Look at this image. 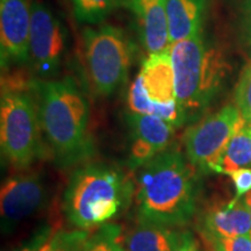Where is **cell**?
Listing matches in <instances>:
<instances>
[{"label":"cell","mask_w":251,"mask_h":251,"mask_svg":"<svg viewBox=\"0 0 251 251\" xmlns=\"http://www.w3.org/2000/svg\"><path fill=\"white\" fill-rule=\"evenodd\" d=\"M29 91L37 106L42 133L58 168L85 162L94 153L90 133V102L72 77L31 79Z\"/></svg>","instance_id":"6da1fadb"},{"label":"cell","mask_w":251,"mask_h":251,"mask_svg":"<svg viewBox=\"0 0 251 251\" xmlns=\"http://www.w3.org/2000/svg\"><path fill=\"white\" fill-rule=\"evenodd\" d=\"M135 199L140 220L181 227L196 214L198 169L176 146L137 169Z\"/></svg>","instance_id":"7a4b0ae2"},{"label":"cell","mask_w":251,"mask_h":251,"mask_svg":"<svg viewBox=\"0 0 251 251\" xmlns=\"http://www.w3.org/2000/svg\"><path fill=\"white\" fill-rule=\"evenodd\" d=\"M176 98L185 120L194 121L224 89L231 72L228 56L205 30L171 43Z\"/></svg>","instance_id":"3957f363"},{"label":"cell","mask_w":251,"mask_h":251,"mask_svg":"<svg viewBox=\"0 0 251 251\" xmlns=\"http://www.w3.org/2000/svg\"><path fill=\"white\" fill-rule=\"evenodd\" d=\"M135 193L129 178L120 169L90 163L72 172L63 196L68 221L80 230L106 225L129 205Z\"/></svg>","instance_id":"277c9868"},{"label":"cell","mask_w":251,"mask_h":251,"mask_svg":"<svg viewBox=\"0 0 251 251\" xmlns=\"http://www.w3.org/2000/svg\"><path fill=\"white\" fill-rule=\"evenodd\" d=\"M41 124L31 92L2 78L0 100V144L2 157L18 169L28 168L42 156Z\"/></svg>","instance_id":"5b68a950"},{"label":"cell","mask_w":251,"mask_h":251,"mask_svg":"<svg viewBox=\"0 0 251 251\" xmlns=\"http://www.w3.org/2000/svg\"><path fill=\"white\" fill-rule=\"evenodd\" d=\"M81 39L91 90L98 97H111L129 76L135 55L133 41L112 25L85 28Z\"/></svg>","instance_id":"8992f818"},{"label":"cell","mask_w":251,"mask_h":251,"mask_svg":"<svg viewBox=\"0 0 251 251\" xmlns=\"http://www.w3.org/2000/svg\"><path fill=\"white\" fill-rule=\"evenodd\" d=\"M244 122L236 105L224 106L185 131V156L198 170L213 171L229 141Z\"/></svg>","instance_id":"52a82bcc"},{"label":"cell","mask_w":251,"mask_h":251,"mask_svg":"<svg viewBox=\"0 0 251 251\" xmlns=\"http://www.w3.org/2000/svg\"><path fill=\"white\" fill-rule=\"evenodd\" d=\"M68 31L57 15L40 0L31 1L29 63L41 79H50L61 70Z\"/></svg>","instance_id":"ba28073f"},{"label":"cell","mask_w":251,"mask_h":251,"mask_svg":"<svg viewBox=\"0 0 251 251\" xmlns=\"http://www.w3.org/2000/svg\"><path fill=\"white\" fill-rule=\"evenodd\" d=\"M47 200V186L37 172L9 177L1 187L2 234L14 231L20 222L41 211Z\"/></svg>","instance_id":"9c48e42d"},{"label":"cell","mask_w":251,"mask_h":251,"mask_svg":"<svg viewBox=\"0 0 251 251\" xmlns=\"http://www.w3.org/2000/svg\"><path fill=\"white\" fill-rule=\"evenodd\" d=\"M31 1L0 0V62L1 70L29 63Z\"/></svg>","instance_id":"30bf717a"},{"label":"cell","mask_w":251,"mask_h":251,"mask_svg":"<svg viewBox=\"0 0 251 251\" xmlns=\"http://www.w3.org/2000/svg\"><path fill=\"white\" fill-rule=\"evenodd\" d=\"M126 122L130 130L128 166L137 170L153 157L172 146L175 127L157 115L127 113Z\"/></svg>","instance_id":"8fae6325"},{"label":"cell","mask_w":251,"mask_h":251,"mask_svg":"<svg viewBox=\"0 0 251 251\" xmlns=\"http://www.w3.org/2000/svg\"><path fill=\"white\" fill-rule=\"evenodd\" d=\"M119 4L133 15L141 43L148 54L170 48L165 0H119Z\"/></svg>","instance_id":"7c38bea8"},{"label":"cell","mask_w":251,"mask_h":251,"mask_svg":"<svg viewBox=\"0 0 251 251\" xmlns=\"http://www.w3.org/2000/svg\"><path fill=\"white\" fill-rule=\"evenodd\" d=\"M139 74L152 105V112L156 106L177 102L175 69L170 48L148 54Z\"/></svg>","instance_id":"4fadbf2b"},{"label":"cell","mask_w":251,"mask_h":251,"mask_svg":"<svg viewBox=\"0 0 251 251\" xmlns=\"http://www.w3.org/2000/svg\"><path fill=\"white\" fill-rule=\"evenodd\" d=\"M203 231L209 240L249 235L251 214L243 199H236L208 209L203 218Z\"/></svg>","instance_id":"5bb4252c"},{"label":"cell","mask_w":251,"mask_h":251,"mask_svg":"<svg viewBox=\"0 0 251 251\" xmlns=\"http://www.w3.org/2000/svg\"><path fill=\"white\" fill-rule=\"evenodd\" d=\"M171 43L187 39L205 28L213 0H165Z\"/></svg>","instance_id":"9a60e30c"},{"label":"cell","mask_w":251,"mask_h":251,"mask_svg":"<svg viewBox=\"0 0 251 251\" xmlns=\"http://www.w3.org/2000/svg\"><path fill=\"white\" fill-rule=\"evenodd\" d=\"M180 233L174 227L139 219L125 238L126 251H176Z\"/></svg>","instance_id":"2e32d148"},{"label":"cell","mask_w":251,"mask_h":251,"mask_svg":"<svg viewBox=\"0 0 251 251\" xmlns=\"http://www.w3.org/2000/svg\"><path fill=\"white\" fill-rule=\"evenodd\" d=\"M243 168H251V125L248 122L229 141L213 171L230 175Z\"/></svg>","instance_id":"e0dca14e"},{"label":"cell","mask_w":251,"mask_h":251,"mask_svg":"<svg viewBox=\"0 0 251 251\" xmlns=\"http://www.w3.org/2000/svg\"><path fill=\"white\" fill-rule=\"evenodd\" d=\"M78 23L86 25L101 24L115 8L120 7L119 0H71Z\"/></svg>","instance_id":"ac0fdd59"},{"label":"cell","mask_w":251,"mask_h":251,"mask_svg":"<svg viewBox=\"0 0 251 251\" xmlns=\"http://www.w3.org/2000/svg\"><path fill=\"white\" fill-rule=\"evenodd\" d=\"M120 236V226L106 224L89 235L80 251H126Z\"/></svg>","instance_id":"d6986e66"},{"label":"cell","mask_w":251,"mask_h":251,"mask_svg":"<svg viewBox=\"0 0 251 251\" xmlns=\"http://www.w3.org/2000/svg\"><path fill=\"white\" fill-rule=\"evenodd\" d=\"M89 235V231L80 229L72 231H57L48 241L43 251H80L81 246Z\"/></svg>","instance_id":"ffe728a7"},{"label":"cell","mask_w":251,"mask_h":251,"mask_svg":"<svg viewBox=\"0 0 251 251\" xmlns=\"http://www.w3.org/2000/svg\"><path fill=\"white\" fill-rule=\"evenodd\" d=\"M235 105L246 122L251 125V58L238 78L235 89Z\"/></svg>","instance_id":"44dd1931"},{"label":"cell","mask_w":251,"mask_h":251,"mask_svg":"<svg viewBox=\"0 0 251 251\" xmlns=\"http://www.w3.org/2000/svg\"><path fill=\"white\" fill-rule=\"evenodd\" d=\"M128 107L131 113H137V114H151L152 105L147 96L146 90H144L142 78L140 74L135 78L129 87L127 96Z\"/></svg>","instance_id":"7402d4cb"},{"label":"cell","mask_w":251,"mask_h":251,"mask_svg":"<svg viewBox=\"0 0 251 251\" xmlns=\"http://www.w3.org/2000/svg\"><path fill=\"white\" fill-rule=\"evenodd\" d=\"M52 235V227L49 225L40 226L39 228L30 235L28 240L25 241L15 248L13 251H43L46 244L51 238Z\"/></svg>","instance_id":"603a6c76"},{"label":"cell","mask_w":251,"mask_h":251,"mask_svg":"<svg viewBox=\"0 0 251 251\" xmlns=\"http://www.w3.org/2000/svg\"><path fill=\"white\" fill-rule=\"evenodd\" d=\"M231 179L235 185V198L241 199L251 191V168L238 169L236 171H233L230 175Z\"/></svg>","instance_id":"cb8c5ba5"},{"label":"cell","mask_w":251,"mask_h":251,"mask_svg":"<svg viewBox=\"0 0 251 251\" xmlns=\"http://www.w3.org/2000/svg\"><path fill=\"white\" fill-rule=\"evenodd\" d=\"M213 242L224 251H251V240L249 235L235 237H221L213 241Z\"/></svg>","instance_id":"d4e9b609"},{"label":"cell","mask_w":251,"mask_h":251,"mask_svg":"<svg viewBox=\"0 0 251 251\" xmlns=\"http://www.w3.org/2000/svg\"><path fill=\"white\" fill-rule=\"evenodd\" d=\"M240 27L243 39L251 49V0H243L240 7Z\"/></svg>","instance_id":"484cf974"},{"label":"cell","mask_w":251,"mask_h":251,"mask_svg":"<svg viewBox=\"0 0 251 251\" xmlns=\"http://www.w3.org/2000/svg\"><path fill=\"white\" fill-rule=\"evenodd\" d=\"M176 251H199L196 240H194V237L190 231L180 233L179 243H178L177 250Z\"/></svg>","instance_id":"4316f807"},{"label":"cell","mask_w":251,"mask_h":251,"mask_svg":"<svg viewBox=\"0 0 251 251\" xmlns=\"http://www.w3.org/2000/svg\"><path fill=\"white\" fill-rule=\"evenodd\" d=\"M243 201H244V203H246V205H247L248 209H249L250 214H251V191H250L249 193H247L246 196H244Z\"/></svg>","instance_id":"83f0119b"},{"label":"cell","mask_w":251,"mask_h":251,"mask_svg":"<svg viewBox=\"0 0 251 251\" xmlns=\"http://www.w3.org/2000/svg\"><path fill=\"white\" fill-rule=\"evenodd\" d=\"M214 251H224V250H222V249H221V248H220V247H218V246H215V249H214Z\"/></svg>","instance_id":"f1b7e54d"},{"label":"cell","mask_w":251,"mask_h":251,"mask_svg":"<svg viewBox=\"0 0 251 251\" xmlns=\"http://www.w3.org/2000/svg\"><path fill=\"white\" fill-rule=\"evenodd\" d=\"M249 237H250V240H251V231L249 233Z\"/></svg>","instance_id":"f546056e"}]
</instances>
